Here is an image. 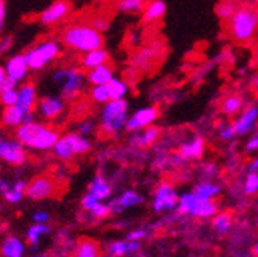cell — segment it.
<instances>
[{"label": "cell", "mask_w": 258, "mask_h": 257, "mask_svg": "<svg viewBox=\"0 0 258 257\" xmlns=\"http://www.w3.org/2000/svg\"><path fill=\"white\" fill-rule=\"evenodd\" d=\"M16 139L26 148L36 152H46L52 151L55 142L60 137V131L55 126L37 120L34 116H29L17 130H14Z\"/></svg>", "instance_id": "1"}, {"label": "cell", "mask_w": 258, "mask_h": 257, "mask_svg": "<svg viewBox=\"0 0 258 257\" xmlns=\"http://www.w3.org/2000/svg\"><path fill=\"white\" fill-rule=\"evenodd\" d=\"M60 42L63 46L80 56L92 49L103 48L105 45L103 33L95 29L89 22H73L67 25L60 33Z\"/></svg>", "instance_id": "2"}, {"label": "cell", "mask_w": 258, "mask_h": 257, "mask_svg": "<svg viewBox=\"0 0 258 257\" xmlns=\"http://www.w3.org/2000/svg\"><path fill=\"white\" fill-rule=\"evenodd\" d=\"M51 80L55 85L58 95L67 102L77 100L88 83L86 73L76 65H63L51 73Z\"/></svg>", "instance_id": "3"}, {"label": "cell", "mask_w": 258, "mask_h": 257, "mask_svg": "<svg viewBox=\"0 0 258 257\" xmlns=\"http://www.w3.org/2000/svg\"><path fill=\"white\" fill-rule=\"evenodd\" d=\"M228 31L231 39L238 43L250 42L258 31V8L240 5L235 14L228 20Z\"/></svg>", "instance_id": "4"}, {"label": "cell", "mask_w": 258, "mask_h": 257, "mask_svg": "<svg viewBox=\"0 0 258 257\" xmlns=\"http://www.w3.org/2000/svg\"><path fill=\"white\" fill-rule=\"evenodd\" d=\"M129 117V102L126 99H114L102 105L99 128L105 136L115 137L126 126Z\"/></svg>", "instance_id": "5"}, {"label": "cell", "mask_w": 258, "mask_h": 257, "mask_svg": "<svg viewBox=\"0 0 258 257\" xmlns=\"http://www.w3.org/2000/svg\"><path fill=\"white\" fill-rule=\"evenodd\" d=\"M63 51V45L57 39H43L29 46L23 54L31 71H42L55 62Z\"/></svg>", "instance_id": "6"}, {"label": "cell", "mask_w": 258, "mask_h": 257, "mask_svg": "<svg viewBox=\"0 0 258 257\" xmlns=\"http://www.w3.org/2000/svg\"><path fill=\"white\" fill-rule=\"evenodd\" d=\"M217 203L214 200H205L199 197L196 192H186V194L180 196L177 211L180 214H190L194 217H212L217 214Z\"/></svg>", "instance_id": "7"}, {"label": "cell", "mask_w": 258, "mask_h": 257, "mask_svg": "<svg viewBox=\"0 0 258 257\" xmlns=\"http://www.w3.org/2000/svg\"><path fill=\"white\" fill-rule=\"evenodd\" d=\"M57 191H58L57 180L49 174H40L32 179L31 182H28L26 197L34 202H40V200L54 197L57 194Z\"/></svg>", "instance_id": "8"}, {"label": "cell", "mask_w": 258, "mask_h": 257, "mask_svg": "<svg viewBox=\"0 0 258 257\" xmlns=\"http://www.w3.org/2000/svg\"><path fill=\"white\" fill-rule=\"evenodd\" d=\"M160 117V110L157 105H146L137 108L133 114H129L126 120L124 131L127 133H137L142 131L145 128L154 125Z\"/></svg>", "instance_id": "9"}, {"label": "cell", "mask_w": 258, "mask_h": 257, "mask_svg": "<svg viewBox=\"0 0 258 257\" xmlns=\"http://www.w3.org/2000/svg\"><path fill=\"white\" fill-rule=\"evenodd\" d=\"M67 110V100L61 99L58 94H45L37 100L36 113L45 122H54L63 116Z\"/></svg>", "instance_id": "10"}, {"label": "cell", "mask_w": 258, "mask_h": 257, "mask_svg": "<svg viewBox=\"0 0 258 257\" xmlns=\"http://www.w3.org/2000/svg\"><path fill=\"white\" fill-rule=\"evenodd\" d=\"M73 5L70 0H54L39 16V22L43 26H55L71 14Z\"/></svg>", "instance_id": "11"}, {"label": "cell", "mask_w": 258, "mask_h": 257, "mask_svg": "<svg viewBox=\"0 0 258 257\" xmlns=\"http://www.w3.org/2000/svg\"><path fill=\"white\" fill-rule=\"evenodd\" d=\"M4 68H5L7 79L17 83V85H22L23 82H26V79L29 76V71H31L23 53L10 56L7 59V62H5Z\"/></svg>", "instance_id": "12"}, {"label": "cell", "mask_w": 258, "mask_h": 257, "mask_svg": "<svg viewBox=\"0 0 258 257\" xmlns=\"http://www.w3.org/2000/svg\"><path fill=\"white\" fill-rule=\"evenodd\" d=\"M28 160L26 148L14 137L5 139L2 146V154H0V162H4L10 167H22Z\"/></svg>", "instance_id": "13"}, {"label": "cell", "mask_w": 258, "mask_h": 257, "mask_svg": "<svg viewBox=\"0 0 258 257\" xmlns=\"http://www.w3.org/2000/svg\"><path fill=\"white\" fill-rule=\"evenodd\" d=\"M178 196L175 189L172 188V185L169 183H161L157 191H155V196H154V210L157 213L161 211H168V210H174L178 205Z\"/></svg>", "instance_id": "14"}, {"label": "cell", "mask_w": 258, "mask_h": 257, "mask_svg": "<svg viewBox=\"0 0 258 257\" xmlns=\"http://www.w3.org/2000/svg\"><path fill=\"white\" fill-rule=\"evenodd\" d=\"M37 100H39V91L34 82H23L22 85H19V95L16 102L19 108H22L28 114H32L36 111Z\"/></svg>", "instance_id": "15"}, {"label": "cell", "mask_w": 258, "mask_h": 257, "mask_svg": "<svg viewBox=\"0 0 258 257\" xmlns=\"http://www.w3.org/2000/svg\"><path fill=\"white\" fill-rule=\"evenodd\" d=\"M256 122H258V105L246 107L237 116V119L232 122L235 134L237 136H246V134H249L253 130V128L256 126Z\"/></svg>", "instance_id": "16"}, {"label": "cell", "mask_w": 258, "mask_h": 257, "mask_svg": "<svg viewBox=\"0 0 258 257\" xmlns=\"http://www.w3.org/2000/svg\"><path fill=\"white\" fill-rule=\"evenodd\" d=\"M131 139H129V145L137 149H145L152 146L160 139V128L155 125H151L148 128L137 133H131Z\"/></svg>", "instance_id": "17"}, {"label": "cell", "mask_w": 258, "mask_h": 257, "mask_svg": "<svg viewBox=\"0 0 258 257\" xmlns=\"http://www.w3.org/2000/svg\"><path fill=\"white\" fill-rule=\"evenodd\" d=\"M168 13V5L165 0H146V5L142 11V22L145 25H152L163 19Z\"/></svg>", "instance_id": "18"}, {"label": "cell", "mask_w": 258, "mask_h": 257, "mask_svg": "<svg viewBox=\"0 0 258 257\" xmlns=\"http://www.w3.org/2000/svg\"><path fill=\"white\" fill-rule=\"evenodd\" d=\"M205 149H206L205 139L200 137V136H194L192 139L180 143L178 154L184 160H199V159H202L205 156Z\"/></svg>", "instance_id": "19"}, {"label": "cell", "mask_w": 258, "mask_h": 257, "mask_svg": "<svg viewBox=\"0 0 258 257\" xmlns=\"http://www.w3.org/2000/svg\"><path fill=\"white\" fill-rule=\"evenodd\" d=\"M109 59H111V56L105 46L99 48V49H92V51L80 56V68L83 71H91L97 67L105 65V63H109Z\"/></svg>", "instance_id": "20"}, {"label": "cell", "mask_w": 258, "mask_h": 257, "mask_svg": "<svg viewBox=\"0 0 258 257\" xmlns=\"http://www.w3.org/2000/svg\"><path fill=\"white\" fill-rule=\"evenodd\" d=\"M142 196L139 194V192L133 191V189H127L124 192H121V194L118 197H114L111 199V202L108 203L111 213H123L124 210L131 208V207H136V205H140L142 203Z\"/></svg>", "instance_id": "21"}, {"label": "cell", "mask_w": 258, "mask_h": 257, "mask_svg": "<svg viewBox=\"0 0 258 257\" xmlns=\"http://www.w3.org/2000/svg\"><path fill=\"white\" fill-rule=\"evenodd\" d=\"M31 114L25 113L22 108H19L17 105H11V107H4L2 113H0V122L5 128H11V130H17V128L29 117Z\"/></svg>", "instance_id": "22"}, {"label": "cell", "mask_w": 258, "mask_h": 257, "mask_svg": "<svg viewBox=\"0 0 258 257\" xmlns=\"http://www.w3.org/2000/svg\"><path fill=\"white\" fill-rule=\"evenodd\" d=\"M114 77H115V71H114V67L109 65V63H105V65H100L91 71H86V80L91 86L106 85Z\"/></svg>", "instance_id": "23"}, {"label": "cell", "mask_w": 258, "mask_h": 257, "mask_svg": "<svg viewBox=\"0 0 258 257\" xmlns=\"http://www.w3.org/2000/svg\"><path fill=\"white\" fill-rule=\"evenodd\" d=\"M26 243L17 236H8L0 245L2 257H26Z\"/></svg>", "instance_id": "24"}, {"label": "cell", "mask_w": 258, "mask_h": 257, "mask_svg": "<svg viewBox=\"0 0 258 257\" xmlns=\"http://www.w3.org/2000/svg\"><path fill=\"white\" fill-rule=\"evenodd\" d=\"M157 54H158V45L157 43H152L146 48H142L139 49L134 57H133V67L134 68H139V70H148L152 67V63L155 62L157 59Z\"/></svg>", "instance_id": "25"}, {"label": "cell", "mask_w": 258, "mask_h": 257, "mask_svg": "<svg viewBox=\"0 0 258 257\" xmlns=\"http://www.w3.org/2000/svg\"><path fill=\"white\" fill-rule=\"evenodd\" d=\"M88 192L92 194L95 199H99L102 202L108 200L111 197V192H112V188H111V183L105 179V176L102 174H97L88 185Z\"/></svg>", "instance_id": "26"}, {"label": "cell", "mask_w": 258, "mask_h": 257, "mask_svg": "<svg viewBox=\"0 0 258 257\" xmlns=\"http://www.w3.org/2000/svg\"><path fill=\"white\" fill-rule=\"evenodd\" d=\"M140 248V242H134V240H115L111 242L106 248V254L112 255V257H123L127 254H134L136 251H139Z\"/></svg>", "instance_id": "27"}, {"label": "cell", "mask_w": 258, "mask_h": 257, "mask_svg": "<svg viewBox=\"0 0 258 257\" xmlns=\"http://www.w3.org/2000/svg\"><path fill=\"white\" fill-rule=\"evenodd\" d=\"M51 233V227L48 223H32L26 230V243L31 248H37L43 237H46Z\"/></svg>", "instance_id": "28"}, {"label": "cell", "mask_w": 258, "mask_h": 257, "mask_svg": "<svg viewBox=\"0 0 258 257\" xmlns=\"http://www.w3.org/2000/svg\"><path fill=\"white\" fill-rule=\"evenodd\" d=\"M68 257H102V251L95 240L83 239L76 245L74 251Z\"/></svg>", "instance_id": "29"}, {"label": "cell", "mask_w": 258, "mask_h": 257, "mask_svg": "<svg viewBox=\"0 0 258 257\" xmlns=\"http://www.w3.org/2000/svg\"><path fill=\"white\" fill-rule=\"evenodd\" d=\"M244 105H246V102L243 99V95L229 94L228 97L221 102V113L228 117H235L244 110Z\"/></svg>", "instance_id": "30"}, {"label": "cell", "mask_w": 258, "mask_h": 257, "mask_svg": "<svg viewBox=\"0 0 258 257\" xmlns=\"http://www.w3.org/2000/svg\"><path fill=\"white\" fill-rule=\"evenodd\" d=\"M26 186H28V182H25V180H14V182H11L10 188L4 192L2 196H4V199L8 203L17 205L26 196Z\"/></svg>", "instance_id": "31"}, {"label": "cell", "mask_w": 258, "mask_h": 257, "mask_svg": "<svg viewBox=\"0 0 258 257\" xmlns=\"http://www.w3.org/2000/svg\"><path fill=\"white\" fill-rule=\"evenodd\" d=\"M68 137L71 146H73V151L76 154V157H80V156H85L88 154L91 149H92V143L89 140V137H85L82 134H79L77 131H70L64 134Z\"/></svg>", "instance_id": "32"}, {"label": "cell", "mask_w": 258, "mask_h": 257, "mask_svg": "<svg viewBox=\"0 0 258 257\" xmlns=\"http://www.w3.org/2000/svg\"><path fill=\"white\" fill-rule=\"evenodd\" d=\"M52 154L55 156V159H58L60 162H71V160L76 157L73 146L68 140V137L64 134H60L58 140L55 142L54 148H52Z\"/></svg>", "instance_id": "33"}, {"label": "cell", "mask_w": 258, "mask_h": 257, "mask_svg": "<svg viewBox=\"0 0 258 257\" xmlns=\"http://www.w3.org/2000/svg\"><path fill=\"white\" fill-rule=\"evenodd\" d=\"M146 5V0H117L115 2V10L120 14H142L143 8Z\"/></svg>", "instance_id": "34"}, {"label": "cell", "mask_w": 258, "mask_h": 257, "mask_svg": "<svg viewBox=\"0 0 258 257\" xmlns=\"http://www.w3.org/2000/svg\"><path fill=\"white\" fill-rule=\"evenodd\" d=\"M17 95H19V85L7 79L2 91H0V105H2V107L16 105Z\"/></svg>", "instance_id": "35"}, {"label": "cell", "mask_w": 258, "mask_h": 257, "mask_svg": "<svg viewBox=\"0 0 258 257\" xmlns=\"http://www.w3.org/2000/svg\"><path fill=\"white\" fill-rule=\"evenodd\" d=\"M238 7H240V4L237 0H220V2L215 5V16L220 20L228 22L235 14Z\"/></svg>", "instance_id": "36"}, {"label": "cell", "mask_w": 258, "mask_h": 257, "mask_svg": "<svg viewBox=\"0 0 258 257\" xmlns=\"http://www.w3.org/2000/svg\"><path fill=\"white\" fill-rule=\"evenodd\" d=\"M220 186L217 185V183H214V182H211V180H205V182H200L197 186H196V189H194V192L199 196V197H202V199H205V200H214L218 194H220Z\"/></svg>", "instance_id": "37"}, {"label": "cell", "mask_w": 258, "mask_h": 257, "mask_svg": "<svg viewBox=\"0 0 258 257\" xmlns=\"http://www.w3.org/2000/svg\"><path fill=\"white\" fill-rule=\"evenodd\" d=\"M108 85L109 89V95H111V100L114 99H126V95L129 94V85L124 79L120 77H114Z\"/></svg>", "instance_id": "38"}, {"label": "cell", "mask_w": 258, "mask_h": 257, "mask_svg": "<svg viewBox=\"0 0 258 257\" xmlns=\"http://www.w3.org/2000/svg\"><path fill=\"white\" fill-rule=\"evenodd\" d=\"M232 213L231 211H221V213H217L214 216V220H212V227L220 233H228L229 228H231V225H232Z\"/></svg>", "instance_id": "39"}, {"label": "cell", "mask_w": 258, "mask_h": 257, "mask_svg": "<svg viewBox=\"0 0 258 257\" xmlns=\"http://www.w3.org/2000/svg\"><path fill=\"white\" fill-rule=\"evenodd\" d=\"M89 99L97 104V105H105L111 100L109 95V89L108 85H97V86H91L89 89Z\"/></svg>", "instance_id": "40"}, {"label": "cell", "mask_w": 258, "mask_h": 257, "mask_svg": "<svg viewBox=\"0 0 258 257\" xmlns=\"http://www.w3.org/2000/svg\"><path fill=\"white\" fill-rule=\"evenodd\" d=\"M79 134L85 136V137H91L92 134L97 133V123L92 119H83L82 122L77 123V130Z\"/></svg>", "instance_id": "41"}, {"label": "cell", "mask_w": 258, "mask_h": 257, "mask_svg": "<svg viewBox=\"0 0 258 257\" xmlns=\"http://www.w3.org/2000/svg\"><path fill=\"white\" fill-rule=\"evenodd\" d=\"M89 214H91V217H94V219H97V220H102V219H106V217L111 214V210H109L108 203L99 202V203H97V205L89 211Z\"/></svg>", "instance_id": "42"}, {"label": "cell", "mask_w": 258, "mask_h": 257, "mask_svg": "<svg viewBox=\"0 0 258 257\" xmlns=\"http://www.w3.org/2000/svg\"><path fill=\"white\" fill-rule=\"evenodd\" d=\"M244 192L246 194H255V192H258V174L247 173L244 179Z\"/></svg>", "instance_id": "43"}, {"label": "cell", "mask_w": 258, "mask_h": 257, "mask_svg": "<svg viewBox=\"0 0 258 257\" xmlns=\"http://www.w3.org/2000/svg\"><path fill=\"white\" fill-rule=\"evenodd\" d=\"M235 130H234V125L232 123H223L220 126V131H218V137L221 140H232L235 137Z\"/></svg>", "instance_id": "44"}, {"label": "cell", "mask_w": 258, "mask_h": 257, "mask_svg": "<svg viewBox=\"0 0 258 257\" xmlns=\"http://www.w3.org/2000/svg\"><path fill=\"white\" fill-rule=\"evenodd\" d=\"M14 39L11 36H2L0 37V56H5L13 49Z\"/></svg>", "instance_id": "45"}, {"label": "cell", "mask_w": 258, "mask_h": 257, "mask_svg": "<svg viewBox=\"0 0 258 257\" xmlns=\"http://www.w3.org/2000/svg\"><path fill=\"white\" fill-rule=\"evenodd\" d=\"M89 23H91L95 29H99L100 33H105V31L108 29V26H109V20H108V19H105L103 16L94 17Z\"/></svg>", "instance_id": "46"}, {"label": "cell", "mask_w": 258, "mask_h": 257, "mask_svg": "<svg viewBox=\"0 0 258 257\" xmlns=\"http://www.w3.org/2000/svg\"><path fill=\"white\" fill-rule=\"evenodd\" d=\"M99 202H102V200H99V199H95L92 194H89V192H86V194L83 196V199H82V208L85 210V211H91L97 203Z\"/></svg>", "instance_id": "47"}, {"label": "cell", "mask_w": 258, "mask_h": 257, "mask_svg": "<svg viewBox=\"0 0 258 257\" xmlns=\"http://www.w3.org/2000/svg\"><path fill=\"white\" fill-rule=\"evenodd\" d=\"M7 16H8V7L5 0H0V34L4 33L5 23H7Z\"/></svg>", "instance_id": "48"}, {"label": "cell", "mask_w": 258, "mask_h": 257, "mask_svg": "<svg viewBox=\"0 0 258 257\" xmlns=\"http://www.w3.org/2000/svg\"><path fill=\"white\" fill-rule=\"evenodd\" d=\"M146 236H148V231L143 230V228H140V230H134V231H131V233H127L126 239H127V240H134V242H140V240L145 239Z\"/></svg>", "instance_id": "49"}, {"label": "cell", "mask_w": 258, "mask_h": 257, "mask_svg": "<svg viewBox=\"0 0 258 257\" xmlns=\"http://www.w3.org/2000/svg\"><path fill=\"white\" fill-rule=\"evenodd\" d=\"M244 148H246L247 152H255V151H258V133H255L252 137L247 139Z\"/></svg>", "instance_id": "50"}, {"label": "cell", "mask_w": 258, "mask_h": 257, "mask_svg": "<svg viewBox=\"0 0 258 257\" xmlns=\"http://www.w3.org/2000/svg\"><path fill=\"white\" fill-rule=\"evenodd\" d=\"M32 220H34L36 223H48L49 222V214L43 210L40 211H36L34 214H32Z\"/></svg>", "instance_id": "51"}, {"label": "cell", "mask_w": 258, "mask_h": 257, "mask_svg": "<svg viewBox=\"0 0 258 257\" xmlns=\"http://www.w3.org/2000/svg\"><path fill=\"white\" fill-rule=\"evenodd\" d=\"M205 171H206L205 174H206L208 177H214V176L217 174V165L211 162V164H208V165L205 167Z\"/></svg>", "instance_id": "52"}, {"label": "cell", "mask_w": 258, "mask_h": 257, "mask_svg": "<svg viewBox=\"0 0 258 257\" xmlns=\"http://www.w3.org/2000/svg\"><path fill=\"white\" fill-rule=\"evenodd\" d=\"M247 173H255V174H258V157L252 159L250 162H249V165H247Z\"/></svg>", "instance_id": "53"}, {"label": "cell", "mask_w": 258, "mask_h": 257, "mask_svg": "<svg viewBox=\"0 0 258 257\" xmlns=\"http://www.w3.org/2000/svg\"><path fill=\"white\" fill-rule=\"evenodd\" d=\"M5 82H7L5 68H4V65H0V91H2V88H4V85H5Z\"/></svg>", "instance_id": "54"}, {"label": "cell", "mask_w": 258, "mask_h": 257, "mask_svg": "<svg viewBox=\"0 0 258 257\" xmlns=\"http://www.w3.org/2000/svg\"><path fill=\"white\" fill-rule=\"evenodd\" d=\"M29 257H49V255H48V252H45V251H37V252H32Z\"/></svg>", "instance_id": "55"}, {"label": "cell", "mask_w": 258, "mask_h": 257, "mask_svg": "<svg viewBox=\"0 0 258 257\" xmlns=\"http://www.w3.org/2000/svg\"><path fill=\"white\" fill-rule=\"evenodd\" d=\"M7 137H4L2 134H0V154H2V146H4V142H5Z\"/></svg>", "instance_id": "56"}, {"label": "cell", "mask_w": 258, "mask_h": 257, "mask_svg": "<svg viewBox=\"0 0 258 257\" xmlns=\"http://www.w3.org/2000/svg\"><path fill=\"white\" fill-rule=\"evenodd\" d=\"M92 2H95V4H109V2H112V0H92Z\"/></svg>", "instance_id": "57"}, {"label": "cell", "mask_w": 258, "mask_h": 257, "mask_svg": "<svg viewBox=\"0 0 258 257\" xmlns=\"http://www.w3.org/2000/svg\"><path fill=\"white\" fill-rule=\"evenodd\" d=\"M253 252H255V254L258 255V243H256V245L253 246Z\"/></svg>", "instance_id": "58"}, {"label": "cell", "mask_w": 258, "mask_h": 257, "mask_svg": "<svg viewBox=\"0 0 258 257\" xmlns=\"http://www.w3.org/2000/svg\"><path fill=\"white\" fill-rule=\"evenodd\" d=\"M102 257H112V255H109V254H106V255H102Z\"/></svg>", "instance_id": "59"}]
</instances>
